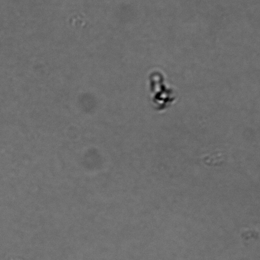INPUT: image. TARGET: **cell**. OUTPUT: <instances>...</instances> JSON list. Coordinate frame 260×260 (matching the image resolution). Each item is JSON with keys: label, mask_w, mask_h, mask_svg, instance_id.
Returning <instances> with one entry per match:
<instances>
[]
</instances>
